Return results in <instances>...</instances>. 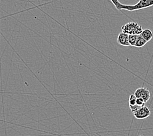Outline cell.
Here are the masks:
<instances>
[{
	"label": "cell",
	"mask_w": 153,
	"mask_h": 136,
	"mask_svg": "<svg viewBox=\"0 0 153 136\" xmlns=\"http://www.w3.org/2000/svg\"><path fill=\"white\" fill-rule=\"evenodd\" d=\"M147 43L148 42L145 39H143V37H142L141 35H138L136 45H135V47H138V48L143 47L146 45Z\"/></svg>",
	"instance_id": "obj_7"
},
{
	"label": "cell",
	"mask_w": 153,
	"mask_h": 136,
	"mask_svg": "<svg viewBox=\"0 0 153 136\" xmlns=\"http://www.w3.org/2000/svg\"><path fill=\"white\" fill-rule=\"evenodd\" d=\"M134 95L136 98H140L143 99L145 102H147L151 98V93L147 88L141 87L137 89L134 92Z\"/></svg>",
	"instance_id": "obj_4"
},
{
	"label": "cell",
	"mask_w": 153,
	"mask_h": 136,
	"mask_svg": "<svg viewBox=\"0 0 153 136\" xmlns=\"http://www.w3.org/2000/svg\"><path fill=\"white\" fill-rule=\"evenodd\" d=\"M152 6H153V0H140L136 4L134 5H123L119 2L117 5L115 6V8L119 11L126 10L128 11H134L136 10L149 8Z\"/></svg>",
	"instance_id": "obj_1"
},
{
	"label": "cell",
	"mask_w": 153,
	"mask_h": 136,
	"mask_svg": "<svg viewBox=\"0 0 153 136\" xmlns=\"http://www.w3.org/2000/svg\"><path fill=\"white\" fill-rule=\"evenodd\" d=\"M138 35L136 34H130L128 36V41L130 46L135 47V45H136V43L137 41Z\"/></svg>",
	"instance_id": "obj_8"
},
{
	"label": "cell",
	"mask_w": 153,
	"mask_h": 136,
	"mask_svg": "<svg viewBox=\"0 0 153 136\" xmlns=\"http://www.w3.org/2000/svg\"><path fill=\"white\" fill-rule=\"evenodd\" d=\"M134 116L138 120H143L148 118L151 115V111L147 106H140L136 110L132 112Z\"/></svg>",
	"instance_id": "obj_3"
},
{
	"label": "cell",
	"mask_w": 153,
	"mask_h": 136,
	"mask_svg": "<svg viewBox=\"0 0 153 136\" xmlns=\"http://www.w3.org/2000/svg\"><path fill=\"white\" fill-rule=\"evenodd\" d=\"M140 35L143 37V38L146 40L147 42L150 41L153 38V33L151 30H149V29H145V30H143V32H141V34Z\"/></svg>",
	"instance_id": "obj_6"
},
{
	"label": "cell",
	"mask_w": 153,
	"mask_h": 136,
	"mask_svg": "<svg viewBox=\"0 0 153 136\" xmlns=\"http://www.w3.org/2000/svg\"><path fill=\"white\" fill-rule=\"evenodd\" d=\"M146 102L144 101L143 99L140 98H137L136 100V104L139 106H143L145 105Z\"/></svg>",
	"instance_id": "obj_10"
},
{
	"label": "cell",
	"mask_w": 153,
	"mask_h": 136,
	"mask_svg": "<svg viewBox=\"0 0 153 136\" xmlns=\"http://www.w3.org/2000/svg\"><path fill=\"white\" fill-rule=\"evenodd\" d=\"M128 36H129L128 34L121 32L118 35L117 39V43H119V45L124 47L130 46L129 41H128Z\"/></svg>",
	"instance_id": "obj_5"
},
{
	"label": "cell",
	"mask_w": 153,
	"mask_h": 136,
	"mask_svg": "<svg viewBox=\"0 0 153 136\" xmlns=\"http://www.w3.org/2000/svg\"><path fill=\"white\" fill-rule=\"evenodd\" d=\"M121 30L123 32L126 33V34H136L140 35L141 32H143V28L141 25L136 22H130V23L124 24L121 27Z\"/></svg>",
	"instance_id": "obj_2"
},
{
	"label": "cell",
	"mask_w": 153,
	"mask_h": 136,
	"mask_svg": "<svg viewBox=\"0 0 153 136\" xmlns=\"http://www.w3.org/2000/svg\"><path fill=\"white\" fill-rule=\"evenodd\" d=\"M136 100L137 98L136 97V95L134 94H131L129 97V106H132V105H137L136 104Z\"/></svg>",
	"instance_id": "obj_9"
}]
</instances>
